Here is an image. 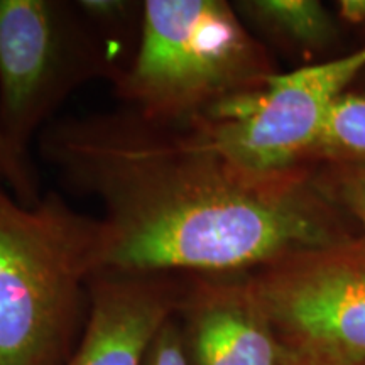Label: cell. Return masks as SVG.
Returning a JSON list of instances; mask_svg holds the SVG:
<instances>
[{"instance_id":"1","label":"cell","mask_w":365,"mask_h":365,"mask_svg":"<svg viewBox=\"0 0 365 365\" xmlns=\"http://www.w3.org/2000/svg\"><path fill=\"white\" fill-rule=\"evenodd\" d=\"M39 150L103 210L100 272H250L330 242L298 171L245 170L191 124L127 108L70 117L41 132Z\"/></svg>"},{"instance_id":"2","label":"cell","mask_w":365,"mask_h":365,"mask_svg":"<svg viewBox=\"0 0 365 365\" xmlns=\"http://www.w3.org/2000/svg\"><path fill=\"white\" fill-rule=\"evenodd\" d=\"M100 220L56 191L33 207L0 185V365H63L100 272Z\"/></svg>"},{"instance_id":"3","label":"cell","mask_w":365,"mask_h":365,"mask_svg":"<svg viewBox=\"0 0 365 365\" xmlns=\"http://www.w3.org/2000/svg\"><path fill=\"white\" fill-rule=\"evenodd\" d=\"M271 75L235 7L222 0H145L134 56L110 85L122 108L181 125Z\"/></svg>"},{"instance_id":"4","label":"cell","mask_w":365,"mask_h":365,"mask_svg":"<svg viewBox=\"0 0 365 365\" xmlns=\"http://www.w3.org/2000/svg\"><path fill=\"white\" fill-rule=\"evenodd\" d=\"M129 61L76 2L0 0V134L26 207L39 202L29 148L81 86L113 80Z\"/></svg>"},{"instance_id":"5","label":"cell","mask_w":365,"mask_h":365,"mask_svg":"<svg viewBox=\"0 0 365 365\" xmlns=\"http://www.w3.org/2000/svg\"><path fill=\"white\" fill-rule=\"evenodd\" d=\"M364 66L365 46L333 61L274 73L257 88L225 100L190 124L245 170L293 171L319 148L333 107Z\"/></svg>"},{"instance_id":"6","label":"cell","mask_w":365,"mask_h":365,"mask_svg":"<svg viewBox=\"0 0 365 365\" xmlns=\"http://www.w3.org/2000/svg\"><path fill=\"white\" fill-rule=\"evenodd\" d=\"M282 365H365V266L299 254L249 272Z\"/></svg>"},{"instance_id":"7","label":"cell","mask_w":365,"mask_h":365,"mask_svg":"<svg viewBox=\"0 0 365 365\" xmlns=\"http://www.w3.org/2000/svg\"><path fill=\"white\" fill-rule=\"evenodd\" d=\"M188 279L175 272H98L83 331L63 365H144Z\"/></svg>"},{"instance_id":"8","label":"cell","mask_w":365,"mask_h":365,"mask_svg":"<svg viewBox=\"0 0 365 365\" xmlns=\"http://www.w3.org/2000/svg\"><path fill=\"white\" fill-rule=\"evenodd\" d=\"M176 317L188 365H282L249 272L190 274Z\"/></svg>"},{"instance_id":"9","label":"cell","mask_w":365,"mask_h":365,"mask_svg":"<svg viewBox=\"0 0 365 365\" xmlns=\"http://www.w3.org/2000/svg\"><path fill=\"white\" fill-rule=\"evenodd\" d=\"M235 11L293 48H317L331 34L330 16L317 0H247L237 2Z\"/></svg>"},{"instance_id":"10","label":"cell","mask_w":365,"mask_h":365,"mask_svg":"<svg viewBox=\"0 0 365 365\" xmlns=\"http://www.w3.org/2000/svg\"><path fill=\"white\" fill-rule=\"evenodd\" d=\"M319 148L365 154V98L341 95L333 107Z\"/></svg>"},{"instance_id":"11","label":"cell","mask_w":365,"mask_h":365,"mask_svg":"<svg viewBox=\"0 0 365 365\" xmlns=\"http://www.w3.org/2000/svg\"><path fill=\"white\" fill-rule=\"evenodd\" d=\"M144 365H188L176 313L159 330Z\"/></svg>"},{"instance_id":"12","label":"cell","mask_w":365,"mask_h":365,"mask_svg":"<svg viewBox=\"0 0 365 365\" xmlns=\"http://www.w3.org/2000/svg\"><path fill=\"white\" fill-rule=\"evenodd\" d=\"M0 170H2L4 182L11 188L12 196L19 202L21 200V181L19 175H17L16 166H14L11 154H9V149L6 143H4V137L0 134Z\"/></svg>"},{"instance_id":"13","label":"cell","mask_w":365,"mask_h":365,"mask_svg":"<svg viewBox=\"0 0 365 365\" xmlns=\"http://www.w3.org/2000/svg\"><path fill=\"white\" fill-rule=\"evenodd\" d=\"M350 198H352L355 212L359 213L365 223V171L355 178L350 188Z\"/></svg>"},{"instance_id":"14","label":"cell","mask_w":365,"mask_h":365,"mask_svg":"<svg viewBox=\"0 0 365 365\" xmlns=\"http://www.w3.org/2000/svg\"><path fill=\"white\" fill-rule=\"evenodd\" d=\"M340 12L346 21L364 22L365 21V0H341Z\"/></svg>"},{"instance_id":"15","label":"cell","mask_w":365,"mask_h":365,"mask_svg":"<svg viewBox=\"0 0 365 365\" xmlns=\"http://www.w3.org/2000/svg\"><path fill=\"white\" fill-rule=\"evenodd\" d=\"M4 182V176H2V170H0V185Z\"/></svg>"}]
</instances>
